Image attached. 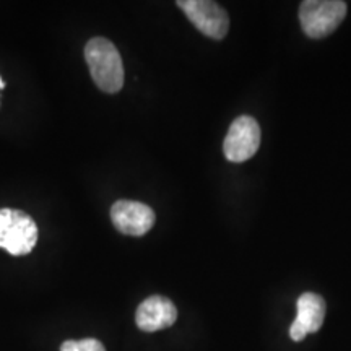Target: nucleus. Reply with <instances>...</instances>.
<instances>
[{
	"instance_id": "obj_1",
	"label": "nucleus",
	"mask_w": 351,
	"mask_h": 351,
	"mask_svg": "<svg viewBox=\"0 0 351 351\" xmlns=\"http://www.w3.org/2000/svg\"><path fill=\"white\" fill-rule=\"evenodd\" d=\"M91 78L104 93H117L124 85V64L119 51L106 38H93L85 46Z\"/></svg>"
},
{
	"instance_id": "obj_2",
	"label": "nucleus",
	"mask_w": 351,
	"mask_h": 351,
	"mask_svg": "<svg viewBox=\"0 0 351 351\" xmlns=\"http://www.w3.org/2000/svg\"><path fill=\"white\" fill-rule=\"evenodd\" d=\"M38 226L21 210H0V247L12 256H26L38 243Z\"/></svg>"
},
{
	"instance_id": "obj_3",
	"label": "nucleus",
	"mask_w": 351,
	"mask_h": 351,
	"mask_svg": "<svg viewBox=\"0 0 351 351\" xmlns=\"http://www.w3.org/2000/svg\"><path fill=\"white\" fill-rule=\"evenodd\" d=\"M346 16L341 0H304L300 7L302 32L313 39L326 38L335 32Z\"/></svg>"
},
{
	"instance_id": "obj_4",
	"label": "nucleus",
	"mask_w": 351,
	"mask_h": 351,
	"mask_svg": "<svg viewBox=\"0 0 351 351\" xmlns=\"http://www.w3.org/2000/svg\"><path fill=\"white\" fill-rule=\"evenodd\" d=\"M261 147V125L251 116H239L228 130L223 153L231 163H244L256 155Z\"/></svg>"
},
{
	"instance_id": "obj_5",
	"label": "nucleus",
	"mask_w": 351,
	"mask_h": 351,
	"mask_svg": "<svg viewBox=\"0 0 351 351\" xmlns=\"http://www.w3.org/2000/svg\"><path fill=\"white\" fill-rule=\"evenodd\" d=\"M178 7L186 13L191 23L212 39H223L230 29L226 10L212 0H179Z\"/></svg>"
},
{
	"instance_id": "obj_6",
	"label": "nucleus",
	"mask_w": 351,
	"mask_h": 351,
	"mask_svg": "<svg viewBox=\"0 0 351 351\" xmlns=\"http://www.w3.org/2000/svg\"><path fill=\"white\" fill-rule=\"evenodd\" d=\"M111 219L116 230L127 236H143L155 225L152 207L134 200H119L112 205Z\"/></svg>"
},
{
	"instance_id": "obj_7",
	"label": "nucleus",
	"mask_w": 351,
	"mask_h": 351,
	"mask_svg": "<svg viewBox=\"0 0 351 351\" xmlns=\"http://www.w3.org/2000/svg\"><path fill=\"white\" fill-rule=\"evenodd\" d=\"M298 315L289 327L291 340L301 341L307 333L317 332L326 319V301L315 293H304L298 298Z\"/></svg>"
},
{
	"instance_id": "obj_8",
	"label": "nucleus",
	"mask_w": 351,
	"mask_h": 351,
	"mask_svg": "<svg viewBox=\"0 0 351 351\" xmlns=\"http://www.w3.org/2000/svg\"><path fill=\"white\" fill-rule=\"evenodd\" d=\"M178 319V309L168 298L155 295L147 298L135 314L137 327L143 332H158L173 326Z\"/></svg>"
},
{
	"instance_id": "obj_9",
	"label": "nucleus",
	"mask_w": 351,
	"mask_h": 351,
	"mask_svg": "<svg viewBox=\"0 0 351 351\" xmlns=\"http://www.w3.org/2000/svg\"><path fill=\"white\" fill-rule=\"evenodd\" d=\"M60 351H106L104 345L96 339L67 340L60 345Z\"/></svg>"
},
{
	"instance_id": "obj_10",
	"label": "nucleus",
	"mask_w": 351,
	"mask_h": 351,
	"mask_svg": "<svg viewBox=\"0 0 351 351\" xmlns=\"http://www.w3.org/2000/svg\"><path fill=\"white\" fill-rule=\"evenodd\" d=\"M3 86H5V85H3V80H2V78H0V90H2Z\"/></svg>"
}]
</instances>
